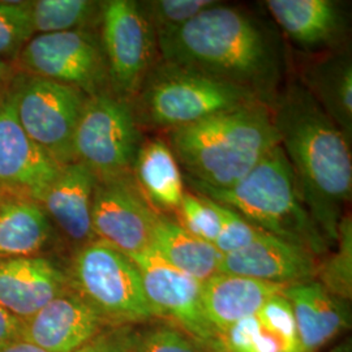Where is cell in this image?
Listing matches in <instances>:
<instances>
[{
    "instance_id": "4",
    "label": "cell",
    "mask_w": 352,
    "mask_h": 352,
    "mask_svg": "<svg viewBox=\"0 0 352 352\" xmlns=\"http://www.w3.org/2000/svg\"><path fill=\"white\" fill-rule=\"evenodd\" d=\"M190 186L196 193L234 210L267 234L302 245L316 256L327 251V241L302 202L296 177L280 145L231 188Z\"/></svg>"
},
{
    "instance_id": "19",
    "label": "cell",
    "mask_w": 352,
    "mask_h": 352,
    "mask_svg": "<svg viewBox=\"0 0 352 352\" xmlns=\"http://www.w3.org/2000/svg\"><path fill=\"white\" fill-rule=\"evenodd\" d=\"M265 6L287 37L304 50L336 45L346 28L343 10L333 0H267Z\"/></svg>"
},
{
    "instance_id": "21",
    "label": "cell",
    "mask_w": 352,
    "mask_h": 352,
    "mask_svg": "<svg viewBox=\"0 0 352 352\" xmlns=\"http://www.w3.org/2000/svg\"><path fill=\"white\" fill-rule=\"evenodd\" d=\"M51 234L50 218L39 202L0 193V258L42 256Z\"/></svg>"
},
{
    "instance_id": "9",
    "label": "cell",
    "mask_w": 352,
    "mask_h": 352,
    "mask_svg": "<svg viewBox=\"0 0 352 352\" xmlns=\"http://www.w3.org/2000/svg\"><path fill=\"white\" fill-rule=\"evenodd\" d=\"M101 45L107 63L110 90L132 102L155 64L157 39L139 1L101 3Z\"/></svg>"
},
{
    "instance_id": "24",
    "label": "cell",
    "mask_w": 352,
    "mask_h": 352,
    "mask_svg": "<svg viewBox=\"0 0 352 352\" xmlns=\"http://www.w3.org/2000/svg\"><path fill=\"white\" fill-rule=\"evenodd\" d=\"M304 88L351 141L352 63L349 54H333L308 67Z\"/></svg>"
},
{
    "instance_id": "12",
    "label": "cell",
    "mask_w": 352,
    "mask_h": 352,
    "mask_svg": "<svg viewBox=\"0 0 352 352\" xmlns=\"http://www.w3.org/2000/svg\"><path fill=\"white\" fill-rule=\"evenodd\" d=\"M131 258L139 266L146 299L157 318H168L205 351L218 333L204 314L202 282L164 263L149 250Z\"/></svg>"
},
{
    "instance_id": "33",
    "label": "cell",
    "mask_w": 352,
    "mask_h": 352,
    "mask_svg": "<svg viewBox=\"0 0 352 352\" xmlns=\"http://www.w3.org/2000/svg\"><path fill=\"white\" fill-rule=\"evenodd\" d=\"M217 208L221 217V230L214 247L223 256L243 250L264 234L265 231L253 226L234 210L218 202Z\"/></svg>"
},
{
    "instance_id": "13",
    "label": "cell",
    "mask_w": 352,
    "mask_h": 352,
    "mask_svg": "<svg viewBox=\"0 0 352 352\" xmlns=\"http://www.w3.org/2000/svg\"><path fill=\"white\" fill-rule=\"evenodd\" d=\"M62 167L26 135L12 90L0 96V193L41 202Z\"/></svg>"
},
{
    "instance_id": "32",
    "label": "cell",
    "mask_w": 352,
    "mask_h": 352,
    "mask_svg": "<svg viewBox=\"0 0 352 352\" xmlns=\"http://www.w3.org/2000/svg\"><path fill=\"white\" fill-rule=\"evenodd\" d=\"M218 340L231 352H280L256 316L228 327L218 336Z\"/></svg>"
},
{
    "instance_id": "3",
    "label": "cell",
    "mask_w": 352,
    "mask_h": 352,
    "mask_svg": "<svg viewBox=\"0 0 352 352\" xmlns=\"http://www.w3.org/2000/svg\"><path fill=\"white\" fill-rule=\"evenodd\" d=\"M166 142L189 184L226 189L248 175L279 138L270 107L256 102L167 131Z\"/></svg>"
},
{
    "instance_id": "1",
    "label": "cell",
    "mask_w": 352,
    "mask_h": 352,
    "mask_svg": "<svg viewBox=\"0 0 352 352\" xmlns=\"http://www.w3.org/2000/svg\"><path fill=\"white\" fill-rule=\"evenodd\" d=\"M270 110L302 202L327 243H336L351 200L350 141L302 84L279 90Z\"/></svg>"
},
{
    "instance_id": "11",
    "label": "cell",
    "mask_w": 352,
    "mask_h": 352,
    "mask_svg": "<svg viewBox=\"0 0 352 352\" xmlns=\"http://www.w3.org/2000/svg\"><path fill=\"white\" fill-rule=\"evenodd\" d=\"M160 215L133 175L97 180L91 202V228L97 239L129 257L136 256L151 248Z\"/></svg>"
},
{
    "instance_id": "39",
    "label": "cell",
    "mask_w": 352,
    "mask_h": 352,
    "mask_svg": "<svg viewBox=\"0 0 352 352\" xmlns=\"http://www.w3.org/2000/svg\"><path fill=\"white\" fill-rule=\"evenodd\" d=\"M6 74H7V65H6V62L0 58V91H1V84H3V80L6 77Z\"/></svg>"
},
{
    "instance_id": "2",
    "label": "cell",
    "mask_w": 352,
    "mask_h": 352,
    "mask_svg": "<svg viewBox=\"0 0 352 352\" xmlns=\"http://www.w3.org/2000/svg\"><path fill=\"white\" fill-rule=\"evenodd\" d=\"M164 63L244 89L269 107L278 94L277 42L251 14L219 1L174 33L157 39Z\"/></svg>"
},
{
    "instance_id": "28",
    "label": "cell",
    "mask_w": 352,
    "mask_h": 352,
    "mask_svg": "<svg viewBox=\"0 0 352 352\" xmlns=\"http://www.w3.org/2000/svg\"><path fill=\"white\" fill-rule=\"evenodd\" d=\"M256 317L265 333L277 343L279 351L302 352L292 307L282 292L265 302Z\"/></svg>"
},
{
    "instance_id": "14",
    "label": "cell",
    "mask_w": 352,
    "mask_h": 352,
    "mask_svg": "<svg viewBox=\"0 0 352 352\" xmlns=\"http://www.w3.org/2000/svg\"><path fill=\"white\" fill-rule=\"evenodd\" d=\"M318 265L308 248L264 232L243 250L223 256L219 273L289 286L316 279Z\"/></svg>"
},
{
    "instance_id": "15",
    "label": "cell",
    "mask_w": 352,
    "mask_h": 352,
    "mask_svg": "<svg viewBox=\"0 0 352 352\" xmlns=\"http://www.w3.org/2000/svg\"><path fill=\"white\" fill-rule=\"evenodd\" d=\"M109 324L74 289H68L23 321L21 338L47 352H75Z\"/></svg>"
},
{
    "instance_id": "25",
    "label": "cell",
    "mask_w": 352,
    "mask_h": 352,
    "mask_svg": "<svg viewBox=\"0 0 352 352\" xmlns=\"http://www.w3.org/2000/svg\"><path fill=\"white\" fill-rule=\"evenodd\" d=\"M34 36L89 29L100 20L101 3L90 0H37L30 4Z\"/></svg>"
},
{
    "instance_id": "8",
    "label": "cell",
    "mask_w": 352,
    "mask_h": 352,
    "mask_svg": "<svg viewBox=\"0 0 352 352\" xmlns=\"http://www.w3.org/2000/svg\"><path fill=\"white\" fill-rule=\"evenodd\" d=\"M11 90L16 116L26 135L56 164L75 162L74 138L88 96L32 75L19 77Z\"/></svg>"
},
{
    "instance_id": "31",
    "label": "cell",
    "mask_w": 352,
    "mask_h": 352,
    "mask_svg": "<svg viewBox=\"0 0 352 352\" xmlns=\"http://www.w3.org/2000/svg\"><path fill=\"white\" fill-rule=\"evenodd\" d=\"M133 352H205L201 346L174 324L136 327Z\"/></svg>"
},
{
    "instance_id": "27",
    "label": "cell",
    "mask_w": 352,
    "mask_h": 352,
    "mask_svg": "<svg viewBox=\"0 0 352 352\" xmlns=\"http://www.w3.org/2000/svg\"><path fill=\"white\" fill-rule=\"evenodd\" d=\"M217 3L214 0H151L140 1V6L158 39L174 33Z\"/></svg>"
},
{
    "instance_id": "34",
    "label": "cell",
    "mask_w": 352,
    "mask_h": 352,
    "mask_svg": "<svg viewBox=\"0 0 352 352\" xmlns=\"http://www.w3.org/2000/svg\"><path fill=\"white\" fill-rule=\"evenodd\" d=\"M136 327L109 325L75 352H133Z\"/></svg>"
},
{
    "instance_id": "36",
    "label": "cell",
    "mask_w": 352,
    "mask_h": 352,
    "mask_svg": "<svg viewBox=\"0 0 352 352\" xmlns=\"http://www.w3.org/2000/svg\"><path fill=\"white\" fill-rule=\"evenodd\" d=\"M0 352H47L24 338H16L0 344Z\"/></svg>"
},
{
    "instance_id": "16",
    "label": "cell",
    "mask_w": 352,
    "mask_h": 352,
    "mask_svg": "<svg viewBox=\"0 0 352 352\" xmlns=\"http://www.w3.org/2000/svg\"><path fill=\"white\" fill-rule=\"evenodd\" d=\"M68 289L67 272L45 256L0 258V308L21 322Z\"/></svg>"
},
{
    "instance_id": "29",
    "label": "cell",
    "mask_w": 352,
    "mask_h": 352,
    "mask_svg": "<svg viewBox=\"0 0 352 352\" xmlns=\"http://www.w3.org/2000/svg\"><path fill=\"white\" fill-rule=\"evenodd\" d=\"M176 213H179V219L176 221L190 235L214 245L221 230L217 202L199 193L186 192Z\"/></svg>"
},
{
    "instance_id": "18",
    "label": "cell",
    "mask_w": 352,
    "mask_h": 352,
    "mask_svg": "<svg viewBox=\"0 0 352 352\" xmlns=\"http://www.w3.org/2000/svg\"><path fill=\"white\" fill-rule=\"evenodd\" d=\"M97 179L84 164H65L39 202L76 250L97 239L91 228V202Z\"/></svg>"
},
{
    "instance_id": "22",
    "label": "cell",
    "mask_w": 352,
    "mask_h": 352,
    "mask_svg": "<svg viewBox=\"0 0 352 352\" xmlns=\"http://www.w3.org/2000/svg\"><path fill=\"white\" fill-rule=\"evenodd\" d=\"M149 251L202 283L219 273L223 258L213 244L190 235L176 219L164 214L155 222Z\"/></svg>"
},
{
    "instance_id": "20",
    "label": "cell",
    "mask_w": 352,
    "mask_h": 352,
    "mask_svg": "<svg viewBox=\"0 0 352 352\" xmlns=\"http://www.w3.org/2000/svg\"><path fill=\"white\" fill-rule=\"evenodd\" d=\"M285 287L277 283L218 273L202 283L204 314L219 336L236 322L257 315L265 302Z\"/></svg>"
},
{
    "instance_id": "23",
    "label": "cell",
    "mask_w": 352,
    "mask_h": 352,
    "mask_svg": "<svg viewBox=\"0 0 352 352\" xmlns=\"http://www.w3.org/2000/svg\"><path fill=\"white\" fill-rule=\"evenodd\" d=\"M132 175L157 212H177L186 193L184 182L175 155L164 140L142 141Z\"/></svg>"
},
{
    "instance_id": "7",
    "label": "cell",
    "mask_w": 352,
    "mask_h": 352,
    "mask_svg": "<svg viewBox=\"0 0 352 352\" xmlns=\"http://www.w3.org/2000/svg\"><path fill=\"white\" fill-rule=\"evenodd\" d=\"M132 102L111 90L87 98L74 138V160L98 182L132 175L142 144Z\"/></svg>"
},
{
    "instance_id": "37",
    "label": "cell",
    "mask_w": 352,
    "mask_h": 352,
    "mask_svg": "<svg viewBox=\"0 0 352 352\" xmlns=\"http://www.w3.org/2000/svg\"><path fill=\"white\" fill-rule=\"evenodd\" d=\"M205 352H231L227 350L226 347L221 343V340H218V337L206 347Z\"/></svg>"
},
{
    "instance_id": "5",
    "label": "cell",
    "mask_w": 352,
    "mask_h": 352,
    "mask_svg": "<svg viewBox=\"0 0 352 352\" xmlns=\"http://www.w3.org/2000/svg\"><path fill=\"white\" fill-rule=\"evenodd\" d=\"M135 100L139 124L166 132L261 102L244 89L162 60L153 65Z\"/></svg>"
},
{
    "instance_id": "30",
    "label": "cell",
    "mask_w": 352,
    "mask_h": 352,
    "mask_svg": "<svg viewBox=\"0 0 352 352\" xmlns=\"http://www.w3.org/2000/svg\"><path fill=\"white\" fill-rule=\"evenodd\" d=\"M30 4L0 1V58L20 52L34 37Z\"/></svg>"
},
{
    "instance_id": "26",
    "label": "cell",
    "mask_w": 352,
    "mask_h": 352,
    "mask_svg": "<svg viewBox=\"0 0 352 352\" xmlns=\"http://www.w3.org/2000/svg\"><path fill=\"white\" fill-rule=\"evenodd\" d=\"M337 251L318 265L316 280L333 295L350 302L352 296V222L351 215L340 219Z\"/></svg>"
},
{
    "instance_id": "38",
    "label": "cell",
    "mask_w": 352,
    "mask_h": 352,
    "mask_svg": "<svg viewBox=\"0 0 352 352\" xmlns=\"http://www.w3.org/2000/svg\"><path fill=\"white\" fill-rule=\"evenodd\" d=\"M327 352H352L351 342L350 340L349 342H343V343H340V344L336 346L334 349H331L330 351Z\"/></svg>"
},
{
    "instance_id": "35",
    "label": "cell",
    "mask_w": 352,
    "mask_h": 352,
    "mask_svg": "<svg viewBox=\"0 0 352 352\" xmlns=\"http://www.w3.org/2000/svg\"><path fill=\"white\" fill-rule=\"evenodd\" d=\"M23 322L0 308V344L21 337Z\"/></svg>"
},
{
    "instance_id": "6",
    "label": "cell",
    "mask_w": 352,
    "mask_h": 352,
    "mask_svg": "<svg viewBox=\"0 0 352 352\" xmlns=\"http://www.w3.org/2000/svg\"><path fill=\"white\" fill-rule=\"evenodd\" d=\"M67 277L69 289L109 325L139 327L157 318L146 299L139 266L102 240L76 250Z\"/></svg>"
},
{
    "instance_id": "10",
    "label": "cell",
    "mask_w": 352,
    "mask_h": 352,
    "mask_svg": "<svg viewBox=\"0 0 352 352\" xmlns=\"http://www.w3.org/2000/svg\"><path fill=\"white\" fill-rule=\"evenodd\" d=\"M21 62L30 75L77 89L88 97L110 90L101 41L89 29L37 34L21 50Z\"/></svg>"
},
{
    "instance_id": "17",
    "label": "cell",
    "mask_w": 352,
    "mask_h": 352,
    "mask_svg": "<svg viewBox=\"0 0 352 352\" xmlns=\"http://www.w3.org/2000/svg\"><path fill=\"white\" fill-rule=\"evenodd\" d=\"M302 352H317L351 325L347 300L329 292L318 280L286 286Z\"/></svg>"
}]
</instances>
